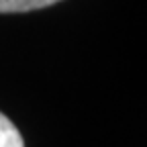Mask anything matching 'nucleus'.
<instances>
[{
	"label": "nucleus",
	"instance_id": "nucleus-2",
	"mask_svg": "<svg viewBox=\"0 0 147 147\" xmlns=\"http://www.w3.org/2000/svg\"><path fill=\"white\" fill-rule=\"evenodd\" d=\"M0 147H25L18 129L2 113H0Z\"/></svg>",
	"mask_w": 147,
	"mask_h": 147
},
{
	"label": "nucleus",
	"instance_id": "nucleus-1",
	"mask_svg": "<svg viewBox=\"0 0 147 147\" xmlns=\"http://www.w3.org/2000/svg\"><path fill=\"white\" fill-rule=\"evenodd\" d=\"M57 2L61 0H0V12H29Z\"/></svg>",
	"mask_w": 147,
	"mask_h": 147
}]
</instances>
